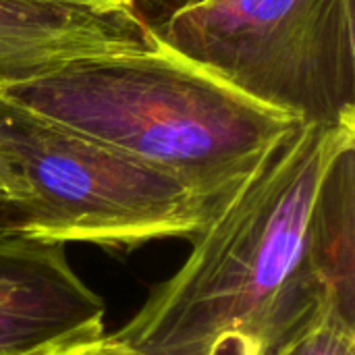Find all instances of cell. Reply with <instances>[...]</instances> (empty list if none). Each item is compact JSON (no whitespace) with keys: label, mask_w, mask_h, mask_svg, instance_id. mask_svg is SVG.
Wrapping results in <instances>:
<instances>
[{"label":"cell","mask_w":355,"mask_h":355,"mask_svg":"<svg viewBox=\"0 0 355 355\" xmlns=\"http://www.w3.org/2000/svg\"><path fill=\"white\" fill-rule=\"evenodd\" d=\"M352 144L355 125L291 129L112 337L131 355H277L335 314L312 266L310 218L327 168Z\"/></svg>","instance_id":"1"},{"label":"cell","mask_w":355,"mask_h":355,"mask_svg":"<svg viewBox=\"0 0 355 355\" xmlns=\"http://www.w3.org/2000/svg\"><path fill=\"white\" fill-rule=\"evenodd\" d=\"M8 100L183 183L212 212L300 125L162 44L69 62Z\"/></svg>","instance_id":"2"},{"label":"cell","mask_w":355,"mask_h":355,"mask_svg":"<svg viewBox=\"0 0 355 355\" xmlns=\"http://www.w3.org/2000/svg\"><path fill=\"white\" fill-rule=\"evenodd\" d=\"M152 31L304 125H355L354 0L183 2Z\"/></svg>","instance_id":"3"},{"label":"cell","mask_w":355,"mask_h":355,"mask_svg":"<svg viewBox=\"0 0 355 355\" xmlns=\"http://www.w3.org/2000/svg\"><path fill=\"white\" fill-rule=\"evenodd\" d=\"M0 160L31 198L25 235L135 250L191 239L210 210L177 179L0 94Z\"/></svg>","instance_id":"4"},{"label":"cell","mask_w":355,"mask_h":355,"mask_svg":"<svg viewBox=\"0 0 355 355\" xmlns=\"http://www.w3.org/2000/svg\"><path fill=\"white\" fill-rule=\"evenodd\" d=\"M104 310L69 264L64 243L0 235V355L102 335Z\"/></svg>","instance_id":"5"},{"label":"cell","mask_w":355,"mask_h":355,"mask_svg":"<svg viewBox=\"0 0 355 355\" xmlns=\"http://www.w3.org/2000/svg\"><path fill=\"white\" fill-rule=\"evenodd\" d=\"M139 15L94 12L46 0H0V89L69 62L148 44Z\"/></svg>","instance_id":"6"},{"label":"cell","mask_w":355,"mask_h":355,"mask_svg":"<svg viewBox=\"0 0 355 355\" xmlns=\"http://www.w3.org/2000/svg\"><path fill=\"white\" fill-rule=\"evenodd\" d=\"M310 258L335 314L355 324V144L335 156L318 187Z\"/></svg>","instance_id":"7"},{"label":"cell","mask_w":355,"mask_h":355,"mask_svg":"<svg viewBox=\"0 0 355 355\" xmlns=\"http://www.w3.org/2000/svg\"><path fill=\"white\" fill-rule=\"evenodd\" d=\"M277 355H355V324L327 314Z\"/></svg>","instance_id":"8"},{"label":"cell","mask_w":355,"mask_h":355,"mask_svg":"<svg viewBox=\"0 0 355 355\" xmlns=\"http://www.w3.org/2000/svg\"><path fill=\"white\" fill-rule=\"evenodd\" d=\"M19 355H131L112 335H94L81 339H69L29 349Z\"/></svg>","instance_id":"9"},{"label":"cell","mask_w":355,"mask_h":355,"mask_svg":"<svg viewBox=\"0 0 355 355\" xmlns=\"http://www.w3.org/2000/svg\"><path fill=\"white\" fill-rule=\"evenodd\" d=\"M0 202L2 204H17L27 206L31 210V198L23 181L12 173L8 164L0 160Z\"/></svg>","instance_id":"10"},{"label":"cell","mask_w":355,"mask_h":355,"mask_svg":"<svg viewBox=\"0 0 355 355\" xmlns=\"http://www.w3.org/2000/svg\"><path fill=\"white\" fill-rule=\"evenodd\" d=\"M29 223H31V210L27 206L0 202V235L27 233Z\"/></svg>","instance_id":"11"},{"label":"cell","mask_w":355,"mask_h":355,"mask_svg":"<svg viewBox=\"0 0 355 355\" xmlns=\"http://www.w3.org/2000/svg\"><path fill=\"white\" fill-rule=\"evenodd\" d=\"M67 6H77L94 12H123V15H137V0H46Z\"/></svg>","instance_id":"12"},{"label":"cell","mask_w":355,"mask_h":355,"mask_svg":"<svg viewBox=\"0 0 355 355\" xmlns=\"http://www.w3.org/2000/svg\"><path fill=\"white\" fill-rule=\"evenodd\" d=\"M185 2H198V0H185Z\"/></svg>","instance_id":"13"}]
</instances>
